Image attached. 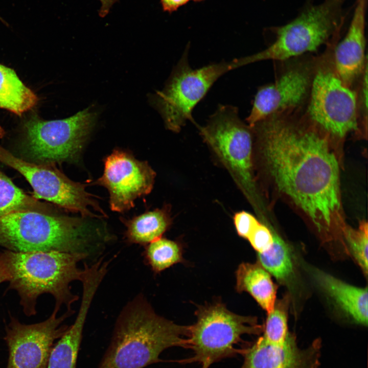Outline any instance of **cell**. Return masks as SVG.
Instances as JSON below:
<instances>
[{"instance_id":"obj_9","label":"cell","mask_w":368,"mask_h":368,"mask_svg":"<svg viewBox=\"0 0 368 368\" xmlns=\"http://www.w3.org/2000/svg\"><path fill=\"white\" fill-rule=\"evenodd\" d=\"M195 324L189 326L188 348L193 352L187 362H197L201 368L233 356L244 334H260L264 328L254 317L236 314L217 304L201 308Z\"/></svg>"},{"instance_id":"obj_1","label":"cell","mask_w":368,"mask_h":368,"mask_svg":"<svg viewBox=\"0 0 368 368\" xmlns=\"http://www.w3.org/2000/svg\"><path fill=\"white\" fill-rule=\"evenodd\" d=\"M254 157L271 188L309 221L324 240L347 225L339 146L303 111L271 116L251 126Z\"/></svg>"},{"instance_id":"obj_18","label":"cell","mask_w":368,"mask_h":368,"mask_svg":"<svg viewBox=\"0 0 368 368\" xmlns=\"http://www.w3.org/2000/svg\"><path fill=\"white\" fill-rule=\"evenodd\" d=\"M97 291L93 284L82 286V298L76 318L54 344L46 368H76L85 322Z\"/></svg>"},{"instance_id":"obj_17","label":"cell","mask_w":368,"mask_h":368,"mask_svg":"<svg viewBox=\"0 0 368 368\" xmlns=\"http://www.w3.org/2000/svg\"><path fill=\"white\" fill-rule=\"evenodd\" d=\"M318 287L355 323L367 325V289L349 284L316 268L310 270Z\"/></svg>"},{"instance_id":"obj_22","label":"cell","mask_w":368,"mask_h":368,"mask_svg":"<svg viewBox=\"0 0 368 368\" xmlns=\"http://www.w3.org/2000/svg\"><path fill=\"white\" fill-rule=\"evenodd\" d=\"M21 210L53 213L57 210L27 194L17 187L6 175L0 171V217Z\"/></svg>"},{"instance_id":"obj_13","label":"cell","mask_w":368,"mask_h":368,"mask_svg":"<svg viewBox=\"0 0 368 368\" xmlns=\"http://www.w3.org/2000/svg\"><path fill=\"white\" fill-rule=\"evenodd\" d=\"M74 312L67 310L57 317L53 310L45 320L31 325L11 316L5 337L9 350L7 368H46L54 341L68 327L62 323Z\"/></svg>"},{"instance_id":"obj_5","label":"cell","mask_w":368,"mask_h":368,"mask_svg":"<svg viewBox=\"0 0 368 368\" xmlns=\"http://www.w3.org/2000/svg\"><path fill=\"white\" fill-rule=\"evenodd\" d=\"M332 40L315 57L314 70L305 116L340 146L351 133L362 136L360 128L356 88L346 86L335 70Z\"/></svg>"},{"instance_id":"obj_26","label":"cell","mask_w":368,"mask_h":368,"mask_svg":"<svg viewBox=\"0 0 368 368\" xmlns=\"http://www.w3.org/2000/svg\"><path fill=\"white\" fill-rule=\"evenodd\" d=\"M287 304V300L285 298L275 304L272 311L268 314L262 337L270 343L283 344L289 335Z\"/></svg>"},{"instance_id":"obj_27","label":"cell","mask_w":368,"mask_h":368,"mask_svg":"<svg viewBox=\"0 0 368 368\" xmlns=\"http://www.w3.org/2000/svg\"><path fill=\"white\" fill-rule=\"evenodd\" d=\"M360 130L362 137L367 136V65L355 87Z\"/></svg>"},{"instance_id":"obj_2","label":"cell","mask_w":368,"mask_h":368,"mask_svg":"<svg viewBox=\"0 0 368 368\" xmlns=\"http://www.w3.org/2000/svg\"><path fill=\"white\" fill-rule=\"evenodd\" d=\"M100 218L21 210L0 217V246L14 252L98 254L113 238Z\"/></svg>"},{"instance_id":"obj_20","label":"cell","mask_w":368,"mask_h":368,"mask_svg":"<svg viewBox=\"0 0 368 368\" xmlns=\"http://www.w3.org/2000/svg\"><path fill=\"white\" fill-rule=\"evenodd\" d=\"M122 221L126 227V241L142 245H146L160 238L171 222L167 208L155 209L130 219H122Z\"/></svg>"},{"instance_id":"obj_15","label":"cell","mask_w":368,"mask_h":368,"mask_svg":"<svg viewBox=\"0 0 368 368\" xmlns=\"http://www.w3.org/2000/svg\"><path fill=\"white\" fill-rule=\"evenodd\" d=\"M321 348L319 339L300 348L290 333L281 344L270 343L262 336L243 351L240 368H319Z\"/></svg>"},{"instance_id":"obj_21","label":"cell","mask_w":368,"mask_h":368,"mask_svg":"<svg viewBox=\"0 0 368 368\" xmlns=\"http://www.w3.org/2000/svg\"><path fill=\"white\" fill-rule=\"evenodd\" d=\"M38 98L12 68L0 63V108L21 116L33 108Z\"/></svg>"},{"instance_id":"obj_19","label":"cell","mask_w":368,"mask_h":368,"mask_svg":"<svg viewBox=\"0 0 368 368\" xmlns=\"http://www.w3.org/2000/svg\"><path fill=\"white\" fill-rule=\"evenodd\" d=\"M238 291L248 292L268 314L275 304L277 287L268 272L257 264L242 263L237 271Z\"/></svg>"},{"instance_id":"obj_4","label":"cell","mask_w":368,"mask_h":368,"mask_svg":"<svg viewBox=\"0 0 368 368\" xmlns=\"http://www.w3.org/2000/svg\"><path fill=\"white\" fill-rule=\"evenodd\" d=\"M10 276L8 289L16 290L25 315L36 313L37 300L43 293H49L55 300L54 310L58 312L65 305L73 310L72 304L79 300L73 294L70 284L81 281L83 269L78 263L89 258L84 254L56 251L14 252L8 250L0 252Z\"/></svg>"},{"instance_id":"obj_34","label":"cell","mask_w":368,"mask_h":368,"mask_svg":"<svg viewBox=\"0 0 368 368\" xmlns=\"http://www.w3.org/2000/svg\"><path fill=\"white\" fill-rule=\"evenodd\" d=\"M193 1H202V0H193Z\"/></svg>"},{"instance_id":"obj_33","label":"cell","mask_w":368,"mask_h":368,"mask_svg":"<svg viewBox=\"0 0 368 368\" xmlns=\"http://www.w3.org/2000/svg\"><path fill=\"white\" fill-rule=\"evenodd\" d=\"M5 130L0 125V140L3 138V137L5 136Z\"/></svg>"},{"instance_id":"obj_30","label":"cell","mask_w":368,"mask_h":368,"mask_svg":"<svg viewBox=\"0 0 368 368\" xmlns=\"http://www.w3.org/2000/svg\"><path fill=\"white\" fill-rule=\"evenodd\" d=\"M190 0H160L164 11L171 13L181 6L187 4Z\"/></svg>"},{"instance_id":"obj_14","label":"cell","mask_w":368,"mask_h":368,"mask_svg":"<svg viewBox=\"0 0 368 368\" xmlns=\"http://www.w3.org/2000/svg\"><path fill=\"white\" fill-rule=\"evenodd\" d=\"M104 165L103 173L95 183L108 190L112 211H127L134 207L137 198L151 192L156 173L147 162L115 149L104 159Z\"/></svg>"},{"instance_id":"obj_28","label":"cell","mask_w":368,"mask_h":368,"mask_svg":"<svg viewBox=\"0 0 368 368\" xmlns=\"http://www.w3.org/2000/svg\"><path fill=\"white\" fill-rule=\"evenodd\" d=\"M247 239L258 253L268 250L273 241L271 229L261 223L255 228Z\"/></svg>"},{"instance_id":"obj_31","label":"cell","mask_w":368,"mask_h":368,"mask_svg":"<svg viewBox=\"0 0 368 368\" xmlns=\"http://www.w3.org/2000/svg\"><path fill=\"white\" fill-rule=\"evenodd\" d=\"M101 6L99 10V15L101 17H104L109 13L112 6L119 0H99Z\"/></svg>"},{"instance_id":"obj_7","label":"cell","mask_w":368,"mask_h":368,"mask_svg":"<svg viewBox=\"0 0 368 368\" xmlns=\"http://www.w3.org/2000/svg\"><path fill=\"white\" fill-rule=\"evenodd\" d=\"M209 147L255 206L259 202L254 176V134L237 107L220 104L204 126H197Z\"/></svg>"},{"instance_id":"obj_29","label":"cell","mask_w":368,"mask_h":368,"mask_svg":"<svg viewBox=\"0 0 368 368\" xmlns=\"http://www.w3.org/2000/svg\"><path fill=\"white\" fill-rule=\"evenodd\" d=\"M234 221L239 235L247 239L260 223L252 215L245 211L236 213Z\"/></svg>"},{"instance_id":"obj_3","label":"cell","mask_w":368,"mask_h":368,"mask_svg":"<svg viewBox=\"0 0 368 368\" xmlns=\"http://www.w3.org/2000/svg\"><path fill=\"white\" fill-rule=\"evenodd\" d=\"M189 326L157 314L143 294L123 308L98 368H145L160 362L165 350L188 348Z\"/></svg>"},{"instance_id":"obj_10","label":"cell","mask_w":368,"mask_h":368,"mask_svg":"<svg viewBox=\"0 0 368 368\" xmlns=\"http://www.w3.org/2000/svg\"><path fill=\"white\" fill-rule=\"evenodd\" d=\"M340 5V0H327L275 29L271 43L253 55L255 62L284 61L311 54L322 45H327L337 33Z\"/></svg>"},{"instance_id":"obj_16","label":"cell","mask_w":368,"mask_h":368,"mask_svg":"<svg viewBox=\"0 0 368 368\" xmlns=\"http://www.w3.org/2000/svg\"><path fill=\"white\" fill-rule=\"evenodd\" d=\"M366 0H358L347 34L333 50L337 73L347 86L355 88L365 67V14Z\"/></svg>"},{"instance_id":"obj_35","label":"cell","mask_w":368,"mask_h":368,"mask_svg":"<svg viewBox=\"0 0 368 368\" xmlns=\"http://www.w3.org/2000/svg\"><path fill=\"white\" fill-rule=\"evenodd\" d=\"M2 19V18L0 17V20H1Z\"/></svg>"},{"instance_id":"obj_24","label":"cell","mask_w":368,"mask_h":368,"mask_svg":"<svg viewBox=\"0 0 368 368\" xmlns=\"http://www.w3.org/2000/svg\"><path fill=\"white\" fill-rule=\"evenodd\" d=\"M144 257L155 272H159L179 262L181 251L175 242L159 238L146 245Z\"/></svg>"},{"instance_id":"obj_6","label":"cell","mask_w":368,"mask_h":368,"mask_svg":"<svg viewBox=\"0 0 368 368\" xmlns=\"http://www.w3.org/2000/svg\"><path fill=\"white\" fill-rule=\"evenodd\" d=\"M187 46L173 68L164 88L153 97L154 106L167 129L178 132L189 121L197 126L193 117L194 107L204 98L214 83L233 70L252 63L250 56L222 61L198 68L189 62Z\"/></svg>"},{"instance_id":"obj_32","label":"cell","mask_w":368,"mask_h":368,"mask_svg":"<svg viewBox=\"0 0 368 368\" xmlns=\"http://www.w3.org/2000/svg\"><path fill=\"white\" fill-rule=\"evenodd\" d=\"M10 276L7 271V268L0 257V284L9 281Z\"/></svg>"},{"instance_id":"obj_12","label":"cell","mask_w":368,"mask_h":368,"mask_svg":"<svg viewBox=\"0 0 368 368\" xmlns=\"http://www.w3.org/2000/svg\"><path fill=\"white\" fill-rule=\"evenodd\" d=\"M315 57L307 54L279 62L274 82L258 87L246 119L250 127L273 115L304 109L313 79Z\"/></svg>"},{"instance_id":"obj_25","label":"cell","mask_w":368,"mask_h":368,"mask_svg":"<svg viewBox=\"0 0 368 368\" xmlns=\"http://www.w3.org/2000/svg\"><path fill=\"white\" fill-rule=\"evenodd\" d=\"M367 223L364 220L356 228L347 224L342 231L343 241L365 276L367 274Z\"/></svg>"},{"instance_id":"obj_8","label":"cell","mask_w":368,"mask_h":368,"mask_svg":"<svg viewBox=\"0 0 368 368\" xmlns=\"http://www.w3.org/2000/svg\"><path fill=\"white\" fill-rule=\"evenodd\" d=\"M96 116L90 107L61 120L46 121L32 116L24 126L26 156L30 161L38 163L77 161Z\"/></svg>"},{"instance_id":"obj_23","label":"cell","mask_w":368,"mask_h":368,"mask_svg":"<svg viewBox=\"0 0 368 368\" xmlns=\"http://www.w3.org/2000/svg\"><path fill=\"white\" fill-rule=\"evenodd\" d=\"M273 241L267 250L258 253L261 265L278 280L287 281L293 274V263L289 245L273 229Z\"/></svg>"},{"instance_id":"obj_11","label":"cell","mask_w":368,"mask_h":368,"mask_svg":"<svg viewBox=\"0 0 368 368\" xmlns=\"http://www.w3.org/2000/svg\"><path fill=\"white\" fill-rule=\"evenodd\" d=\"M0 162L20 173L33 189V196L67 211L86 217L106 216L94 195L86 191V185L74 181L55 164L38 163L16 156L0 146Z\"/></svg>"}]
</instances>
